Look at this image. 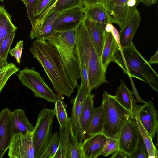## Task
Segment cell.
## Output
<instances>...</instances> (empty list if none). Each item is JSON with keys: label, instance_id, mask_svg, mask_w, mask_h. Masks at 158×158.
<instances>
[{"label": "cell", "instance_id": "18", "mask_svg": "<svg viewBox=\"0 0 158 158\" xmlns=\"http://www.w3.org/2000/svg\"><path fill=\"white\" fill-rule=\"evenodd\" d=\"M140 21V14L136 9L128 22L119 33L120 47L127 46L132 42L133 37Z\"/></svg>", "mask_w": 158, "mask_h": 158}, {"label": "cell", "instance_id": "34", "mask_svg": "<svg viewBox=\"0 0 158 158\" xmlns=\"http://www.w3.org/2000/svg\"><path fill=\"white\" fill-rule=\"evenodd\" d=\"M118 148V139L113 138H107L101 155L104 156H107L113 154Z\"/></svg>", "mask_w": 158, "mask_h": 158}, {"label": "cell", "instance_id": "12", "mask_svg": "<svg viewBox=\"0 0 158 158\" xmlns=\"http://www.w3.org/2000/svg\"><path fill=\"white\" fill-rule=\"evenodd\" d=\"M85 18L83 7L69 9L59 13L55 21V32L76 28Z\"/></svg>", "mask_w": 158, "mask_h": 158}, {"label": "cell", "instance_id": "46", "mask_svg": "<svg viewBox=\"0 0 158 158\" xmlns=\"http://www.w3.org/2000/svg\"><path fill=\"white\" fill-rule=\"evenodd\" d=\"M25 5H26L27 3V0H21Z\"/></svg>", "mask_w": 158, "mask_h": 158}, {"label": "cell", "instance_id": "13", "mask_svg": "<svg viewBox=\"0 0 158 158\" xmlns=\"http://www.w3.org/2000/svg\"><path fill=\"white\" fill-rule=\"evenodd\" d=\"M13 134L12 111L6 108L0 112V158L8 149Z\"/></svg>", "mask_w": 158, "mask_h": 158}, {"label": "cell", "instance_id": "2", "mask_svg": "<svg viewBox=\"0 0 158 158\" xmlns=\"http://www.w3.org/2000/svg\"><path fill=\"white\" fill-rule=\"evenodd\" d=\"M117 63L129 77H135L158 91V75L132 42L123 47H119L114 54L113 61Z\"/></svg>", "mask_w": 158, "mask_h": 158}, {"label": "cell", "instance_id": "35", "mask_svg": "<svg viewBox=\"0 0 158 158\" xmlns=\"http://www.w3.org/2000/svg\"><path fill=\"white\" fill-rule=\"evenodd\" d=\"M71 142L68 158H83L81 146L70 132Z\"/></svg>", "mask_w": 158, "mask_h": 158}, {"label": "cell", "instance_id": "23", "mask_svg": "<svg viewBox=\"0 0 158 158\" xmlns=\"http://www.w3.org/2000/svg\"><path fill=\"white\" fill-rule=\"evenodd\" d=\"M133 93L127 88L124 82L121 80L116 94L114 96L116 100L123 107L131 112L137 101L134 99Z\"/></svg>", "mask_w": 158, "mask_h": 158}, {"label": "cell", "instance_id": "33", "mask_svg": "<svg viewBox=\"0 0 158 158\" xmlns=\"http://www.w3.org/2000/svg\"><path fill=\"white\" fill-rule=\"evenodd\" d=\"M79 66L81 85L83 88L86 95L91 93L89 82V77L87 69L84 62L79 55Z\"/></svg>", "mask_w": 158, "mask_h": 158}, {"label": "cell", "instance_id": "1", "mask_svg": "<svg viewBox=\"0 0 158 158\" xmlns=\"http://www.w3.org/2000/svg\"><path fill=\"white\" fill-rule=\"evenodd\" d=\"M30 50L44 70L57 94L70 97L75 89L54 45L42 37L33 42Z\"/></svg>", "mask_w": 158, "mask_h": 158}, {"label": "cell", "instance_id": "40", "mask_svg": "<svg viewBox=\"0 0 158 158\" xmlns=\"http://www.w3.org/2000/svg\"><path fill=\"white\" fill-rule=\"evenodd\" d=\"M128 155L123 150L118 149L114 152L113 155L110 157L111 158H127Z\"/></svg>", "mask_w": 158, "mask_h": 158}, {"label": "cell", "instance_id": "9", "mask_svg": "<svg viewBox=\"0 0 158 158\" xmlns=\"http://www.w3.org/2000/svg\"><path fill=\"white\" fill-rule=\"evenodd\" d=\"M33 134V131L13 134L8 149V157L10 158H34Z\"/></svg>", "mask_w": 158, "mask_h": 158}, {"label": "cell", "instance_id": "30", "mask_svg": "<svg viewBox=\"0 0 158 158\" xmlns=\"http://www.w3.org/2000/svg\"><path fill=\"white\" fill-rule=\"evenodd\" d=\"M59 134L57 132L53 133L45 150L40 158H54L59 147Z\"/></svg>", "mask_w": 158, "mask_h": 158}, {"label": "cell", "instance_id": "50", "mask_svg": "<svg viewBox=\"0 0 158 158\" xmlns=\"http://www.w3.org/2000/svg\"></svg>", "mask_w": 158, "mask_h": 158}, {"label": "cell", "instance_id": "7", "mask_svg": "<svg viewBox=\"0 0 158 158\" xmlns=\"http://www.w3.org/2000/svg\"><path fill=\"white\" fill-rule=\"evenodd\" d=\"M17 75L22 84L31 90L35 97L44 99L48 102H55L57 95L34 68L30 69L26 67L20 70Z\"/></svg>", "mask_w": 158, "mask_h": 158}, {"label": "cell", "instance_id": "10", "mask_svg": "<svg viewBox=\"0 0 158 158\" xmlns=\"http://www.w3.org/2000/svg\"><path fill=\"white\" fill-rule=\"evenodd\" d=\"M132 114L139 118L144 129L153 139L158 128V112L153 102L149 101L142 105L135 104Z\"/></svg>", "mask_w": 158, "mask_h": 158}, {"label": "cell", "instance_id": "22", "mask_svg": "<svg viewBox=\"0 0 158 158\" xmlns=\"http://www.w3.org/2000/svg\"><path fill=\"white\" fill-rule=\"evenodd\" d=\"M70 118L67 124L59 128V147L54 158H68L71 142Z\"/></svg>", "mask_w": 158, "mask_h": 158}, {"label": "cell", "instance_id": "32", "mask_svg": "<svg viewBox=\"0 0 158 158\" xmlns=\"http://www.w3.org/2000/svg\"><path fill=\"white\" fill-rule=\"evenodd\" d=\"M19 70V68L13 63H8L4 67L3 70L0 73V93L8 79Z\"/></svg>", "mask_w": 158, "mask_h": 158}, {"label": "cell", "instance_id": "47", "mask_svg": "<svg viewBox=\"0 0 158 158\" xmlns=\"http://www.w3.org/2000/svg\"><path fill=\"white\" fill-rule=\"evenodd\" d=\"M4 68V67L0 69V73L3 70Z\"/></svg>", "mask_w": 158, "mask_h": 158}, {"label": "cell", "instance_id": "14", "mask_svg": "<svg viewBox=\"0 0 158 158\" xmlns=\"http://www.w3.org/2000/svg\"><path fill=\"white\" fill-rule=\"evenodd\" d=\"M107 138L102 133L84 139L81 147L83 158H96L101 155Z\"/></svg>", "mask_w": 158, "mask_h": 158}, {"label": "cell", "instance_id": "31", "mask_svg": "<svg viewBox=\"0 0 158 158\" xmlns=\"http://www.w3.org/2000/svg\"><path fill=\"white\" fill-rule=\"evenodd\" d=\"M76 7H83V0H58L54 7V10L60 13Z\"/></svg>", "mask_w": 158, "mask_h": 158}, {"label": "cell", "instance_id": "41", "mask_svg": "<svg viewBox=\"0 0 158 158\" xmlns=\"http://www.w3.org/2000/svg\"><path fill=\"white\" fill-rule=\"evenodd\" d=\"M132 86V93L135 96V97L136 99H137V101L139 102L140 103H145L146 102L143 100L140 97L139 95L137 89L135 88V85L133 83V82L132 81V80L131 79V77H130Z\"/></svg>", "mask_w": 158, "mask_h": 158}, {"label": "cell", "instance_id": "20", "mask_svg": "<svg viewBox=\"0 0 158 158\" xmlns=\"http://www.w3.org/2000/svg\"><path fill=\"white\" fill-rule=\"evenodd\" d=\"M12 131L13 134L32 132L34 127L29 121L25 110L16 109L12 111Z\"/></svg>", "mask_w": 158, "mask_h": 158}, {"label": "cell", "instance_id": "11", "mask_svg": "<svg viewBox=\"0 0 158 158\" xmlns=\"http://www.w3.org/2000/svg\"><path fill=\"white\" fill-rule=\"evenodd\" d=\"M140 136L135 117L120 130L118 138L119 148L130 155L135 149Z\"/></svg>", "mask_w": 158, "mask_h": 158}, {"label": "cell", "instance_id": "16", "mask_svg": "<svg viewBox=\"0 0 158 158\" xmlns=\"http://www.w3.org/2000/svg\"><path fill=\"white\" fill-rule=\"evenodd\" d=\"M93 94L86 95L83 100L80 119V138L81 143L86 137L85 135L94 110Z\"/></svg>", "mask_w": 158, "mask_h": 158}, {"label": "cell", "instance_id": "43", "mask_svg": "<svg viewBox=\"0 0 158 158\" xmlns=\"http://www.w3.org/2000/svg\"><path fill=\"white\" fill-rule=\"evenodd\" d=\"M110 31L111 32L113 36L120 47L119 33L113 25L112 26Z\"/></svg>", "mask_w": 158, "mask_h": 158}, {"label": "cell", "instance_id": "25", "mask_svg": "<svg viewBox=\"0 0 158 158\" xmlns=\"http://www.w3.org/2000/svg\"><path fill=\"white\" fill-rule=\"evenodd\" d=\"M104 113L102 104L95 108L86 135L88 136L102 132L104 124Z\"/></svg>", "mask_w": 158, "mask_h": 158}, {"label": "cell", "instance_id": "42", "mask_svg": "<svg viewBox=\"0 0 158 158\" xmlns=\"http://www.w3.org/2000/svg\"><path fill=\"white\" fill-rule=\"evenodd\" d=\"M103 0H83V8L88 7L102 2Z\"/></svg>", "mask_w": 158, "mask_h": 158}, {"label": "cell", "instance_id": "21", "mask_svg": "<svg viewBox=\"0 0 158 158\" xmlns=\"http://www.w3.org/2000/svg\"><path fill=\"white\" fill-rule=\"evenodd\" d=\"M120 47L111 31L104 32V42L101 60L103 68L106 72L108 66L112 62L114 55Z\"/></svg>", "mask_w": 158, "mask_h": 158}, {"label": "cell", "instance_id": "8", "mask_svg": "<svg viewBox=\"0 0 158 158\" xmlns=\"http://www.w3.org/2000/svg\"><path fill=\"white\" fill-rule=\"evenodd\" d=\"M111 23L122 29L128 22L141 0H103Z\"/></svg>", "mask_w": 158, "mask_h": 158}, {"label": "cell", "instance_id": "27", "mask_svg": "<svg viewBox=\"0 0 158 158\" xmlns=\"http://www.w3.org/2000/svg\"><path fill=\"white\" fill-rule=\"evenodd\" d=\"M62 96L57 94L56 99L54 103L53 109L60 127L65 126L67 123L70 118L69 117L67 112V105L63 101Z\"/></svg>", "mask_w": 158, "mask_h": 158}, {"label": "cell", "instance_id": "44", "mask_svg": "<svg viewBox=\"0 0 158 158\" xmlns=\"http://www.w3.org/2000/svg\"><path fill=\"white\" fill-rule=\"evenodd\" d=\"M148 62L150 65L153 64H157L158 63V50H157L155 54L150 58L149 61Z\"/></svg>", "mask_w": 158, "mask_h": 158}, {"label": "cell", "instance_id": "6", "mask_svg": "<svg viewBox=\"0 0 158 158\" xmlns=\"http://www.w3.org/2000/svg\"><path fill=\"white\" fill-rule=\"evenodd\" d=\"M55 116L53 110L43 108L39 113L33 131L34 158H40L50 139Z\"/></svg>", "mask_w": 158, "mask_h": 158}, {"label": "cell", "instance_id": "29", "mask_svg": "<svg viewBox=\"0 0 158 158\" xmlns=\"http://www.w3.org/2000/svg\"><path fill=\"white\" fill-rule=\"evenodd\" d=\"M58 13L54 11L49 15L39 29L35 38L39 39L55 32L53 29V25Z\"/></svg>", "mask_w": 158, "mask_h": 158}, {"label": "cell", "instance_id": "15", "mask_svg": "<svg viewBox=\"0 0 158 158\" xmlns=\"http://www.w3.org/2000/svg\"><path fill=\"white\" fill-rule=\"evenodd\" d=\"M78 91L73 101L70 118V132L81 147L82 143L80 138V119L83 100L86 94L81 85L77 87Z\"/></svg>", "mask_w": 158, "mask_h": 158}, {"label": "cell", "instance_id": "19", "mask_svg": "<svg viewBox=\"0 0 158 158\" xmlns=\"http://www.w3.org/2000/svg\"><path fill=\"white\" fill-rule=\"evenodd\" d=\"M83 23L91 41L101 58L104 42V32L94 22L85 18Z\"/></svg>", "mask_w": 158, "mask_h": 158}, {"label": "cell", "instance_id": "49", "mask_svg": "<svg viewBox=\"0 0 158 158\" xmlns=\"http://www.w3.org/2000/svg\"><path fill=\"white\" fill-rule=\"evenodd\" d=\"M58 0H57V1Z\"/></svg>", "mask_w": 158, "mask_h": 158}, {"label": "cell", "instance_id": "38", "mask_svg": "<svg viewBox=\"0 0 158 158\" xmlns=\"http://www.w3.org/2000/svg\"><path fill=\"white\" fill-rule=\"evenodd\" d=\"M23 41L20 40L17 42L15 46L12 49L10 50V54L14 57L17 62L20 64L22 56Z\"/></svg>", "mask_w": 158, "mask_h": 158}, {"label": "cell", "instance_id": "3", "mask_svg": "<svg viewBox=\"0 0 158 158\" xmlns=\"http://www.w3.org/2000/svg\"><path fill=\"white\" fill-rule=\"evenodd\" d=\"M83 22L76 28L75 42L78 55L87 69L91 91L108 82L106 77V72L102 66L101 58L93 46Z\"/></svg>", "mask_w": 158, "mask_h": 158}, {"label": "cell", "instance_id": "37", "mask_svg": "<svg viewBox=\"0 0 158 158\" xmlns=\"http://www.w3.org/2000/svg\"><path fill=\"white\" fill-rule=\"evenodd\" d=\"M39 0H27L25 5L27 12V15L32 27L34 24L36 18L35 12L37 5Z\"/></svg>", "mask_w": 158, "mask_h": 158}, {"label": "cell", "instance_id": "36", "mask_svg": "<svg viewBox=\"0 0 158 158\" xmlns=\"http://www.w3.org/2000/svg\"><path fill=\"white\" fill-rule=\"evenodd\" d=\"M128 156L129 158H148L147 149L141 136L135 149Z\"/></svg>", "mask_w": 158, "mask_h": 158}, {"label": "cell", "instance_id": "26", "mask_svg": "<svg viewBox=\"0 0 158 158\" xmlns=\"http://www.w3.org/2000/svg\"><path fill=\"white\" fill-rule=\"evenodd\" d=\"M141 136L147 149L148 158H157L158 151L152 142V139L144 129L139 118L135 117Z\"/></svg>", "mask_w": 158, "mask_h": 158}, {"label": "cell", "instance_id": "5", "mask_svg": "<svg viewBox=\"0 0 158 158\" xmlns=\"http://www.w3.org/2000/svg\"><path fill=\"white\" fill-rule=\"evenodd\" d=\"M104 124L102 133L107 138L118 139L122 127L135 116L131 112L121 106L114 96L104 91L102 97Z\"/></svg>", "mask_w": 158, "mask_h": 158}, {"label": "cell", "instance_id": "24", "mask_svg": "<svg viewBox=\"0 0 158 158\" xmlns=\"http://www.w3.org/2000/svg\"><path fill=\"white\" fill-rule=\"evenodd\" d=\"M17 29L12 23L11 15L4 6H0V45L8 35L15 32Z\"/></svg>", "mask_w": 158, "mask_h": 158}, {"label": "cell", "instance_id": "39", "mask_svg": "<svg viewBox=\"0 0 158 158\" xmlns=\"http://www.w3.org/2000/svg\"><path fill=\"white\" fill-rule=\"evenodd\" d=\"M57 0H39L36 10L35 15L37 17L49 7L53 3H56Z\"/></svg>", "mask_w": 158, "mask_h": 158}, {"label": "cell", "instance_id": "48", "mask_svg": "<svg viewBox=\"0 0 158 158\" xmlns=\"http://www.w3.org/2000/svg\"><path fill=\"white\" fill-rule=\"evenodd\" d=\"M4 0H0V2H4Z\"/></svg>", "mask_w": 158, "mask_h": 158}, {"label": "cell", "instance_id": "45", "mask_svg": "<svg viewBox=\"0 0 158 158\" xmlns=\"http://www.w3.org/2000/svg\"><path fill=\"white\" fill-rule=\"evenodd\" d=\"M157 1V0H141V2L147 6H150L152 5L155 4Z\"/></svg>", "mask_w": 158, "mask_h": 158}, {"label": "cell", "instance_id": "4", "mask_svg": "<svg viewBox=\"0 0 158 158\" xmlns=\"http://www.w3.org/2000/svg\"><path fill=\"white\" fill-rule=\"evenodd\" d=\"M76 28L56 31L43 37L57 50L74 89L79 86L78 81L80 78L79 56L75 42Z\"/></svg>", "mask_w": 158, "mask_h": 158}, {"label": "cell", "instance_id": "17", "mask_svg": "<svg viewBox=\"0 0 158 158\" xmlns=\"http://www.w3.org/2000/svg\"><path fill=\"white\" fill-rule=\"evenodd\" d=\"M85 18L95 22L104 32L107 25L111 23L107 10L102 2L83 8Z\"/></svg>", "mask_w": 158, "mask_h": 158}, {"label": "cell", "instance_id": "28", "mask_svg": "<svg viewBox=\"0 0 158 158\" xmlns=\"http://www.w3.org/2000/svg\"><path fill=\"white\" fill-rule=\"evenodd\" d=\"M15 32L8 35L0 45V69L7 64V58L15 36Z\"/></svg>", "mask_w": 158, "mask_h": 158}]
</instances>
